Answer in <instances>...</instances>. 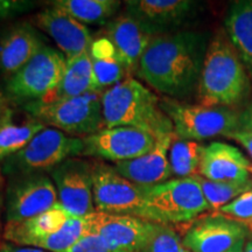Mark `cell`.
<instances>
[{"label":"cell","mask_w":252,"mask_h":252,"mask_svg":"<svg viewBox=\"0 0 252 252\" xmlns=\"http://www.w3.org/2000/svg\"><path fill=\"white\" fill-rule=\"evenodd\" d=\"M204 147L198 141L180 139L174 135L168 153L173 176L181 179L198 174Z\"/></svg>","instance_id":"cell-26"},{"label":"cell","mask_w":252,"mask_h":252,"mask_svg":"<svg viewBox=\"0 0 252 252\" xmlns=\"http://www.w3.org/2000/svg\"><path fill=\"white\" fill-rule=\"evenodd\" d=\"M43 36L30 21H17L0 32V74L13 76L45 46Z\"/></svg>","instance_id":"cell-19"},{"label":"cell","mask_w":252,"mask_h":252,"mask_svg":"<svg viewBox=\"0 0 252 252\" xmlns=\"http://www.w3.org/2000/svg\"><path fill=\"white\" fill-rule=\"evenodd\" d=\"M197 102L204 106L232 108L251 93L249 72L224 33L210 40L197 86Z\"/></svg>","instance_id":"cell-3"},{"label":"cell","mask_w":252,"mask_h":252,"mask_svg":"<svg viewBox=\"0 0 252 252\" xmlns=\"http://www.w3.org/2000/svg\"><path fill=\"white\" fill-rule=\"evenodd\" d=\"M198 6L200 2L191 0H128L125 11L156 36L178 31L195 17Z\"/></svg>","instance_id":"cell-16"},{"label":"cell","mask_w":252,"mask_h":252,"mask_svg":"<svg viewBox=\"0 0 252 252\" xmlns=\"http://www.w3.org/2000/svg\"><path fill=\"white\" fill-rule=\"evenodd\" d=\"M0 252H49L41 249L31 248V247H19L11 243H5L0 247Z\"/></svg>","instance_id":"cell-35"},{"label":"cell","mask_w":252,"mask_h":252,"mask_svg":"<svg viewBox=\"0 0 252 252\" xmlns=\"http://www.w3.org/2000/svg\"><path fill=\"white\" fill-rule=\"evenodd\" d=\"M47 5L61 9L83 25H106L118 13L117 0H54Z\"/></svg>","instance_id":"cell-25"},{"label":"cell","mask_w":252,"mask_h":252,"mask_svg":"<svg viewBox=\"0 0 252 252\" xmlns=\"http://www.w3.org/2000/svg\"><path fill=\"white\" fill-rule=\"evenodd\" d=\"M93 91L99 90L94 78L93 60L88 50L83 54L67 60L64 72L59 86L45 99H42V102L52 103L74 98Z\"/></svg>","instance_id":"cell-23"},{"label":"cell","mask_w":252,"mask_h":252,"mask_svg":"<svg viewBox=\"0 0 252 252\" xmlns=\"http://www.w3.org/2000/svg\"><path fill=\"white\" fill-rule=\"evenodd\" d=\"M47 126L24 108H2L0 113V163L23 150Z\"/></svg>","instance_id":"cell-22"},{"label":"cell","mask_w":252,"mask_h":252,"mask_svg":"<svg viewBox=\"0 0 252 252\" xmlns=\"http://www.w3.org/2000/svg\"><path fill=\"white\" fill-rule=\"evenodd\" d=\"M56 203H59L58 191L47 173L8 179L5 190L6 223L32 219Z\"/></svg>","instance_id":"cell-11"},{"label":"cell","mask_w":252,"mask_h":252,"mask_svg":"<svg viewBox=\"0 0 252 252\" xmlns=\"http://www.w3.org/2000/svg\"><path fill=\"white\" fill-rule=\"evenodd\" d=\"M193 178L200 185L210 210L214 212H219L220 208L234 201L239 195L252 189V179L244 182H219L208 180L198 174L193 175Z\"/></svg>","instance_id":"cell-27"},{"label":"cell","mask_w":252,"mask_h":252,"mask_svg":"<svg viewBox=\"0 0 252 252\" xmlns=\"http://www.w3.org/2000/svg\"><path fill=\"white\" fill-rule=\"evenodd\" d=\"M175 134L157 140L153 150L145 156L113 163L122 176L138 186H154L171 180L173 173L169 165V147Z\"/></svg>","instance_id":"cell-21"},{"label":"cell","mask_w":252,"mask_h":252,"mask_svg":"<svg viewBox=\"0 0 252 252\" xmlns=\"http://www.w3.org/2000/svg\"><path fill=\"white\" fill-rule=\"evenodd\" d=\"M152 222L178 224L195 220L210 210L200 185L193 176L171 179L163 184L141 186Z\"/></svg>","instance_id":"cell-7"},{"label":"cell","mask_w":252,"mask_h":252,"mask_svg":"<svg viewBox=\"0 0 252 252\" xmlns=\"http://www.w3.org/2000/svg\"><path fill=\"white\" fill-rule=\"evenodd\" d=\"M250 165L236 146L214 141L204 147L198 175L212 181L244 182L250 179Z\"/></svg>","instance_id":"cell-20"},{"label":"cell","mask_w":252,"mask_h":252,"mask_svg":"<svg viewBox=\"0 0 252 252\" xmlns=\"http://www.w3.org/2000/svg\"><path fill=\"white\" fill-rule=\"evenodd\" d=\"M87 232L102 238L110 252H138L153 234L158 223L133 216L94 212L86 216Z\"/></svg>","instance_id":"cell-14"},{"label":"cell","mask_w":252,"mask_h":252,"mask_svg":"<svg viewBox=\"0 0 252 252\" xmlns=\"http://www.w3.org/2000/svg\"><path fill=\"white\" fill-rule=\"evenodd\" d=\"M2 208V194H1V179H0V214H1ZM0 228H1V220H0Z\"/></svg>","instance_id":"cell-38"},{"label":"cell","mask_w":252,"mask_h":252,"mask_svg":"<svg viewBox=\"0 0 252 252\" xmlns=\"http://www.w3.org/2000/svg\"><path fill=\"white\" fill-rule=\"evenodd\" d=\"M93 60L94 74L96 78L97 88L104 93L106 89L127 78L125 69L122 62L119 61L118 55L104 59H91Z\"/></svg>","instance_id":"cell-28"},{"label":"cell","mask_w":252,"mask_h":252,"mask_svg":"<svg viewBox=\"0 0 252 252\" xmlns=\"http://www.w3.org/2000/svg\"><path fill=\"white\" fill-rule=\"evenodd\" d=\"M58 191L59 203L72 216L96 212L93 193V161L69 158L49 173Z\"/></svg>","instance_id":"cell-12"},{"label":"cell","mask_w":252,"mask_h":252,"mask_svg":"<svg viewBox=\"0 0 252 252\" xmlns=\"http://www.w3.org/2000/svg\"><path fill=\"white\" fill-rule=\"evenodd\" d=\"M138 252H189L169 225L158 223L153 234Z\"/></svg>","instance_id":"cell-29"},{"label":"cell","mask_w":252,"mask_h":252,"mask_svg":"<svg viewBox=\"0 0 252 252\" xmlns=\"http://www.w3.org/2000/svg\"><path fill=\"white\" fill-rule=\"evenodd\" d=\"M249 237V226L220 213L195 220L182 238L189 252H229Z\"/></svg>","instance_id":"cell-15"},{"label":"cell","mask_w":252,"mask_h":252,"mask_svg":"<svg viewBox=\"0 0 252 252\" xmlns=\"http://www.w3.org/2000/svg\"><path fill=\"white\" fill-rule=\"evenodd\" d=\"M33 25L54 40L67 60L88 52L94 41L86 25L49 5L34 15Z\"/></svg>","instance_id":"cell-17"},{"label":"cell","mask_w":252,"mask_h":252,"mask_svg":"<svg viewBox=\"0 0 252 252\" xmlns=\"http://www.w3.org/2000/svg\"><path fill=\"white\" fill-rule=\"evenodd\" d=\"M68 252H110L102 238L94 232H87Z\"/></svg>","instance_id":"cell-32"},{"label":"cell","mask_w":252,"mask_h":252,"mask_svg":"<svg viewBox=\"0 0 252 252\" xmlns=\"http://www.w3.org/2000/svg\"><path fill=\"white\" fill-rule=\"evenodd\" d=\"M83 138L71 137L53 127L39 132L23 150L0 163V172L8 179L48 173L69 159L82 156Z\"/></svg>","instance_id":"cell-5"},{"label":"cell","mask_w":252,"mask_h":252,"mask_svg":"<svg viewBox=\"0 0 252 252\" xmlns=\"http://www.w3.org/2000/svg\"><path fill=\"white\" fill-rule=\"evenodd\" d=\"M161 98L140 81L127 77L102 94L105 127L128 126L152 135L157 140L174 134L171 119L161 108Z\"/></svg>","instance_id":"cell-2"},{"label":"cell","mask_w":252,"mask_h":252,"mask_svg":"<svg viewBox=\"0 0 252 252\" xmlns=\"http://www.w3.org/2000/svg\"><path fill=\"white\" fill-rule=\"evenodd\" d=\"M250 174L252 175V163L250 165Z\"/></svg>","instance_id":"cell-40"},{"label":"cell","mask_w":252,"mask_h":252,"mask_svg":"<svg viewBox=\"0 0 252 252\" xmlns=\"http://www.w3.org/2000/svg\"><path fill=\"white\" fill-rule=\"evenodd\" d=\"M247 241V239H245ZM245 241H242L239 242V243L236 245V247L234 249H231L229 252H243L244 250V244H245Z\"/></svg>","instance_id":"cell-37"},{"label":"cell","mask_w":252,"mask_h":252,"mask_svg":"<svg viewBox=\"0 0 252 252\" xmlns=\"http://www.w3.org/2000/svg\"><path fill=\"white\" fill-rule=\"evenodd\" d=\"M102 35L111 41L127 77H133L152 34L138 19L124 11L105 25Z\"/></svg>","instance_id":"cell-18"},{"label":"cell","mask_w":252,"mask_h":252,"mask_svg":"<svg viewBox=\"0 0 252 252\" xmlns=\"http://www.w3.org/2000/svg\"><path fill=\"white\" fill-rule=\"evenodd\" d=\"M67 59L58 49L45 45L13 76L6 80V97L18 106L45 99L59 86Z\"/></svg>","instance_id":"cell-9"},{"label":"cell","mask_w":252,"mask_h":252,"mask_svg":"<svg viewBox=\"0 0 252 252\" xmlns=\"http://www.w3.org/2000/svg\"><path fill=\"white\" fill-rule=\"evenodd\" d=\"M239 130L252 132V96L247 108L239 113Z\"/></svg>","instance_id":"cell-34"},{"label":"cell","mask_w":252,"mask_h":252,"mask_svg":"<svg viewBox=\"0 0 252 252\" xmlns=\"http://www.w3.org/2000/svg\"><path fill=\"white\" fill-rule=\"evenodd\" d=\"M161 108L171 119L174 134L180 139L201 141L230 137L239 131V113L231 108L204 106L163 97Z\"/></svg>","instance_id":"cell-8"},{"label":"cell","mask_w":252,"mask_h":252,"mask_svg":"<svg viewBox=\"0 0 252 252\" xmlns=\"http://www.w3.org/2000/svg\"><path fill=\"white\" fill-rule=\"evenodd\" d=\"M87 234V220L72 216L60 203L20 222L6 223L4 239L19 247L68 252Z\"/></svg>","instance_id":"cell-4"},{"label":"cell","mask_w":252,"mask_h":252,"mask_svg":"<svg viewBox=\"0 0 252 252\" xmlns=\"http://www.w3.org/2000/svg\"><path fill=\"white\" fill-rule=\"evenodd\" d=\"M229 138H231V139H234L236 143L242 145L252 158V132L239 130L237 132H235V133H232Z\"/></svg>","instance_id":"cell-33"},{"label":"cell","mask_w":252,"mask_h":252,"mask_svg":"<svg viewBox=\"0 0 252 252\" xmlns=\"http://www.w3.org/2000/svg\"><path fill=\"white\" fill-rule=\"evenodd\" d=\"M1 110H2V104H1V97H0V113H1Z\"/></svg>","instance_id":"cell-39"},{"label":"cell","mask_w":252,"mask_h":252,"mask_svg":"<svg viewBox=\"0 0 252 252\" xmlns=\"http://www.w3.org/2000/svg\"><path fill=\"white\" fill-rule=\"evenodd\" d=\"M225 34L252 76V0L232 2L224 20Z\"/></svg>","instance_id":"cell-24"},{"label":"cell","mask_w":252,"mask_h":252,"mask_svg":"<svg viewBox=\"0 0 252 252\" xmlns=\"http://www.w3.org/2000/svg\"><path fill=\"white\" fill-rule=\"evenodd\" d=\"M217 213L238 220L245 225H252V189L222 207Z\"/></svg>","instance_id":"cell-30"},{"label":"cell","mask_w":252,"mask_h":252,"mask_svg":"<svg viewBox=\"0 0 252 252\" xmlns=\"http://www.w3.org/2000/svg\"><path fill=\"white\" fill-rule=\"evenodd\" d=\"M93 193L96 212L152 222L141 186L128 181L112 165L93 161Z\"/></svg>","instance_id":"cell-10"},{"label":"cell","mask_w":252,"mask_h":252,"mask_svg":"<svg viewBox=\"0 0 252 252\" xmlns=\"http://www.w3.org/2000/svg\"><path fill=\"white\" fill-rule=\"evenodd\" d=\"M83 141L82 156L116 163L145 156L153 150L157 139L138 128L116 126L104 127L97 133L83 138Z\"/></svg>","instance_id":"cell-13"},{"label":"cell","mask_w":252,"mask_h":252,"mask_svg":"<svg viewBox=\"0 0 252 252\" xmlns=\"http://www.w3.org/2000/svg\"><path fill=\"white\" fill-rule=\"evenodd\" d=\"M102 94L93 91L74 98L46 103L42 100L21 106L46 126L76 138H86L105 127Z\"/></svg>","instance_id":"cell-6"},{"label":"cell","mask_w":252,"mask_h":252,"mask_svg":"<svg viewBox=\"0 0 252 252\" xmlns=\"http://www.w3.org/2000/svg\"><path fill=\"white\" fill-rule=\"evenodd\" d=\"M210 40L208 32L195 31L153 36L135 76L168 98H186L197 90Z\"/></svg>","instance_id":"cell-1"},{"label":"cell","mask_w":252,"mask_h":252,"mask_svg":"<svg viewBox=\"0 0 252 252\" xmlns=\"http://www.w3.org/2000/svg\"><path fill=\"white\" fill-rule=\"evenodd\" d=\"M243 252H252V235L249 236L247 241H245Z\"/></svg>","instance_id":"cell-36"},{"label":"cell","mask_w":252,"mask_h":252,"mask_svg":"<svg viewBox=\"0 0 252 252\" xmlns=\"http://www.w3.org/2000/svg\"><path fill=\"white\" fill-rule=\"evenodd\" d=\"M33 0H0V23L15 19L37 7Z\"/></svg>","instance_id":"cell-31"}]
</instances>
